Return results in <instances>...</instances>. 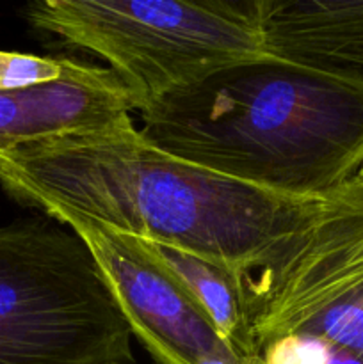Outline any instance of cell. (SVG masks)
I'll return each instance as SVG.
<instances>
[{
    "mask_svg": "<svg viewBox=\"0 0 363 364\" xmlns=\"http://www.w3.org/2000/svg\"><path fill=\"white\" fill-rule=\"evenodd\" d=\"M0 185L46 217L77 213L231 274L322 199L283 198L185 162L146 141L132 117L0 153Z\"/></svg>",
    "mask_w": 363,
    "mask_h": 364,
    "instance_id": "cell-1",
    "label": "cell"
},
{
    "mask_svg": "<svg viewBox=\"0 0 363 364\" xmlns=\"http://www.w3.org/2000/svg\"><path fill=\"white\" fill-rule=\"evenodd\" d=\"M137 114V130L162 151L283 198H324L363 169V84L270 55Z\"/></svg>",
    "mask_w": 363,
    "mask_h": 364,
    "instance_id": "cell-2",
    "label": "cell"
},
{
    "mask_svg": "<svg viewBox=\"0 0 363 364\" xmlns=\"http://www.w3.org/2000/svg\"><path fill=\"white\" fill-rule=\"evenodd\" d=\"M233 277L242 313L238 358L285 336L326 364H363V178L320 199Z\"/></svg>",
    "mask_w": 363,
    "mask_h": 364,
    "instance_id": "cell-3",
    "label": "cell"
},
{
    "mask_svg": "<svg viewBox=\"0 0 363 364\" xmlns=\"http://www.w3.org/2000/svg\"><path fill=\"white\" fill-rule=\"evenodd\" d=\"M25 16L39 31L105 60L137 109L267 55L256 0H46L31 4Z\"/></svg>",
    "mask_w": 363,
    "mask_h": 364,
    "instance_id": "cell-4",
    "label": "cell"
},
{
    "mask_svg": "<svg viewBox=\"0 0 363 364\" xmlns=\"http://www.w3.org/2000/svg\"><path fill=\"white\" fill-rule=\"evenodd\" d=\"M95 258L53 219L0 228V364H134Z\"/></svg>",
    "mask_w": 363,
    "mask_h": 364,
    "instance_id": "cell-5",
    "label": "cell"
},
{
    "mask_svg": "<svg viewBox=\"0 0 363 364\" xmlns=\"http://www.w3.org/2000/svg\"><path fill=\"white\" fill-rule=\"evenodd\" d=\"M50 219L73 230L84 242L132 336L141 341L157 364L238 359L194 299L139 238L77 213H56Z\"/></svg>",
    "mask_w": 363,
    "mask_h": 364,
    "instance_id": "cell-6",
    "label": "cell"
},
{
    "mask_svg": "<svg viewBox=\"0 0 363 364\" xmlns=\"http://www.w3.org/2000/svg\"><path fill=\"white\" fill-rule=\"evenodd\" d=\"M135 109L132 92L109 68L85 63L63 80L0 91V153L102 130Z\"/></svg>",
    "mask_w": 363,
    "mask_h": 364,
    "instance_id": "cell-7",
    "label": "cell"
},
{
    "mask_svg": "<svg viewBox=\"0 0 363 364\" xmlns=\"http://www.w3.org/2000/svg\"><path fill=\"white\" fill-rule=\"evenodd\" d=\"M265 53L363 84V0H256Z\"/></svg>",
    "mask_w": 363,
    "mask_h": 364,
    "instance_id": "cell-8",
    "label": "cell"
},
{
    "mask_svg": "<svg viewBox=\"0 0 363 364\" xmlns=\"http://www.w3.org/2000/svg\"><path fill=\"white\" fill-rule=\"evenodd\" d=\"M139 240L160 265L166 267L177 277L178 283L209 316L221 338L237 354L242 334V313L233 274L224 267L216 265L201 256H196L174 245L142 240V238Z\"/></svg>",
    "mask_w": 363,
    "mask_h": 364,
    "instance_id": "cell-9",
    "label": "cell"
},
{
    "mask_svg": "<svg viewBox=\"0 0 363 364\" xmlns=\"http://www.w3.org/2000/svg\"><path fill=\"white\" fill-rule=\"evenodd\" d=\"M84 64L85 63L68 59V57L0 52V91L63 80L80 71Z\"/></svg>",
    "mask_w": 363,
    "mask_h": 364,
    "instance_id": "cell-10",
    "label": "cell"
},
{
    "mask_svg": "<svg viewBox=\"0 0 363 364\" xmlns=\"http://www.w3.org/2000/svg\"><path fill=\"white\" fill-rule=\"evenodd\" d=\"M201 364H244L241 359L235 358H210L206 361H203Z\"/></svg>",
    "mask_w": 363,
    "mask_h": 364,
    "instance_id": "cell-11",
    "label": "cell"
},
{
    "mask_svg": "<svg viewBox=\"0 0 363 364\" xmlns=\"http://www.w3.org/2000/svg\"><path fill=\"white\" fill-rule=\"evenodd\" d=\"M358 176H359V178H363V169L359 171V174H358Z\"/></svg>",
    "mask_w": 363,
    "mask_h": 364,
    "instance_id": "cell-12",
    "label": "cell"
}]
</instances>
